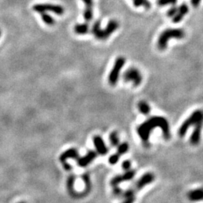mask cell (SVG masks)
Segmentation results:
<instances>
[{"instance_id":"27","label":"cell","mask_w":203,"mask_h":203,"mask_svg":"<svg viewBox=\"0 0 203 203\" xmlns=\"http://www.w3.org/2000/svg\"><path fill=\"white\" fill-rule=\"evenodd\" d=\"M113 193L115 196H121L123 194V190L118 186H114L113 187Z\"/></svg>"},{"instance_id":"22","label":"cell","mask_w":203,"mask_h":203,"mask_svg":"<svg viewBox=\"0 0 203 203\" xmlns=\"http://www.w3.org/2000/svg\"><path fill=\"white\" fill-rule=\"evenodd\" d=\"M128 150H129V144L126 142H123L120 144V145H118V153H117V154H119L120 156H121L123 155V154H126Z\"/></svg>"},{"instance_id":"6","label":"cell","mask_w":203,"mask_h":203,"mask_svg":"<svg viewBox=\"0 0 203 203\" xmlns=\"http://www.w3.org/2000/svg\"><path fill=\"white\" fill-rule=\"evenodd\" d=\"M125 63H126V59L123 56H119L116 59L113 68L108 75V83L110 85L114 86L117 84L119 79L120 72L125 65Z\"/></svg>"},{"instance_id":"16","label":"cell","mask_w":203,"mask_h":203,"mask_svg":"<svg viewBox=\"0 0 203 203\" xmlns=\"http://www.w3.org/2000/svg\"><path fill=\"white\" fill-rule=\"evenodd\" d=\"M89 25L87 23L85 24H78L74 26V31L78 35H85L89 32Z\"/></svg>"},{"instance_id":"15","label":"cell","mask_w":203,"mask_h":203,"mask_svg":"<svg viewBox=\"0 0 203 203\" xmlns=\"http://www.w3.org/2000/svg\"><path fill=\"white\" fill-rule=\"evenodd\" d=\"M187 196L189 200L193 201V202L203 200V188L192 190L187 193Z\"/></svg>"},{"instance_id":"13","label":"cell","mask_w":203,"mask_h":203,"mask_svg":"<svg viewBox=\"0 0 203 203\" xmlns=\"http://www.w3.org/2000/svg\"><path fill=\"white\" fill-rule=\"evenodd\" d=\"M189 11V7L187 5L185 2L182 3L179 7L178 8V11H177L175 15L172 17V21L175 24H178L180 21L183 20V17L186 15Z\"/></svg>"},{"instance_id":"5","label":"cell","mask_w":203,"mask_h":203,"mask_svg":"<svg viewBox=\"0 0 203 203\" xmlns=\"http://www.w3.org/2000/svg\"><path fill=\"white\" fill-rule=\"evenodd\" d=\"M203 119V111L202 110H196L193 111L188 118H187L183 123L180 126L178 130V135L180 137H183L187 132L188 129L190 126H194L198 121Z\"/></svg>"},{"instance_id":"7","label":"cell","mask_w":203,"mask_h":203,"mask_svg":"<svg viewBox=\"0 0 203 203\" xmlns=\"http://www.w3.org/2000/svg\"><path fill=\"white\" fill-rule=\"evenodd\" d=\"M32 10L37 13H43L50 11L57 15H62L64 14V8L60 5L54 4H35L32 6Z\"/></svg>"},{"instance_id":"10","label":"cell","mask_w":203,"mask_h":203,"mask_svg":"<svg viewBox=\"0 0 203 203\" xmlns=\"http://www.w3.org/2000/svg\"><path fill=\"white\" fill-rule=\"evenodd\" d=\"M135 175H136V171L135 170H127L123 175H117V176L114 177L111 179L110 183H111L112 187L118 186L119 183L132 180L135 177Z\"/></svg>"},{"instance_id":"9","label":"cell","mask_w":203,"mask_h":203,"mask_svg":"<svg viewBox=\"0 0 203 203\" xmlns=\"http://www.w3.org/2000/svg\"><path fill=\"white\" fill-rule=\"evenodd\" d=\"M203 127V119L200 120L194 125L193 133L190 139V142L193 146H196L199 144L201 141V135Z\"/></svg>"},{"instance_id":"19","label":"cell","mask_w":203,"mask_h":203,"mask_svg":"<svg viewBox=\"0 0 203 203\" xmlns=\"http://www.w3.org/2000/svg\"><path fill=\"white\" fill-rule=\"evenodd\" d=\"M93 17V11H92V8L85 7V9L84 11V18L87 22H90Z\"/></svg>"},{"instance_id":"3","label":"cell","mask_w":203,"mask_h":203,"mask_svg":"<svg viewBox=\"0 0 203 203\" xmlns=\"http://www.w3.org/2000/svg\"><path fill=\"white\" fill-rule=\"evenodd\" d=\"M119 23L116 20H110L104 30L101 28V21L96 20L92 25L91 32L96 38L99 40H105L111 35L113 32L118 29Z\"/></svg>"},{"instance_id":"26","label":"cell","mask_w":203,"mask_h":203,"mask_svg":"<svg viewBox=\"0 0 203 203\" xmlns=\"http://www.w3.org/2000/svg\"><path fill=\"white\" fill-rule=\"evenodd\" d=\"M122 167H123V169L125 171H127V170L130 169L131 167V162L129 160H124L123 162H122Z\"/></svg>"},{"instance_id":"23","label":"cell","mask_w":203,"mask_h":203,"mask_svg":"<svg viewBox=\"0 0 203 203\" xmlns=\"http://www.w3.org/2000/svg\"><path fill=\"white\" fill-rule=\"evenodd\" d=\"M177 1H178V0H158V1H157V4L160 6L169 5H175L177 3Z\"/></svg>"},{"instance_id":"4","label":"cell","mask_w":203,"mask_h":203,"mask_svg":"<svg viewBox=\"0 0 203 203\" xmlns=\"http://www.w3.org/2000/svg\"><path fill=\"white\" fill-rule=\"evenodd\" d=\"M184 36L185 32L182 29H166L159 36L157 40V48L160 51H164L166 49L169 40L172 38L182 39Z\"/></svg>"},{"instance_id":"8","label":"cell","mask_w":203,"mask_h":203,"mask_svg":"<svg viewBox=\"0 0 203 203\" xmlns=\"http://www.w3.org/2000/svg\"><path fill=\"white\" fill-rule=\"evenodd\" d=\"M123 80L126 82H132L135 87H138L142 84V75L139 69L136 68H130L123 74Z\"/></svg>"},{"instance_id":"30","label":"cell","mask_w":203,"mask_h":203,"mask_svg":"<svg viewBox=\"0 0 203 203\" xmlns=\"http://www.w3.org/2000/svg\"><path fill=\"white\" fill-rule=\"evenodd\" d=\"M1 35H2V31L0 30V37H1Z\"/></svg>"},{"instance_id":"17","label":"cell","mask_w":203,"mask_h":203,"mask_svg":"<svg viewBox=\"0 0 203 203\" xmlns=\"http://www.w3.org/2000/svg\"><path fill=\"white\" fill-rule=\"evenodd\" d=\"M41 18L43 20V22L45 24L48 26H53L55 24V20L53 19V17H51L50 14H48V13L43 12L41 13Z\"/></svg>"},{"instance_id":"21","label":"cell","mask_w":203,"mask_h":203,"mask_svg":"<svg viewBox=\"0 0 203 203\" xmlns=\"http://www.w3.org/2000/svg\"><path fill=\"white\" fill-rule=\"evenodd\" d=\"M133 5L136 7L144 6L146 9H149L150 7V3L148 0H133Z\"/></svg>"},{"instance_id":"12","label":"cell","mask_w":203,"mask_h":203,"mask_svg":"<svg viewBox=\"0 0 203 203\" xmlns=\"http://www.w3.org/2000/svg\"><path fill=\"white\" fill-rule=\"evenodd\" d=\"M97 154L93 150H90L85 156L81 157H78L77 159L78 165L81 167H86L88 165L90 162H92L96 157Z\"/></svg>"},{"instance_id":"24","label":"cell","mask_w":203,"mask_h":203,"mask_svg":"<svg viewBox=\"0 0 203 203\" xmlns=\"http://www.w3.org/2000/svg\"><path fill=\"white\" fill-rule=\"evenodd\" d=\"M119 159H120L119 154H114L109 157V159H108V162H109V163L111 164V165H114V164L118 163V162L119 161Z\"/></svg>"},{"instance_id":"18","label":"cell","mask_w":203,"mask_h":203,"mask_svg":"<svg viewBox=\"0 0 203 203\" xmlns=\"http://www.w3.org/2000/svg\"><path fill=\"white\" fill-rule=\"evenodd\" d=\"M139 110L144 115H148L150 112V107L146 102L142 101L139 103Z\"/></svg>"},{"instance_id":"20","label":"cell","mask_w":203,"mask_h":203,"mask_svg":"<svg viewBox=\"0 0 203 203\" xmlns=\"http://www.w3.org/2000/svg\"><path fill=\"white\" fill-rule=\"evenodd\" d=\"M109 140L110 142H111V144L112 146H114V147H116V146L119 145L120 140L119 138H118V132H115V131L112 132L109 136Z\"/></svg>"},{"instance_id":"11","label":"cell","mask_w":203,"mask_h":203,"mask_svg":"<svg viewBox=\"0 0 203 203\" xmlns=\"http://www.w3.org/2000/svg\"><path fill=\"white\" fill-rule=\"evenodd\" d=\"M92 140H93L94 146H95L96 149L97 153L102 156L106 155L108 151V149L107 146L105 145V142H104L103 139H102L101 136H95Z\"/></svg>"},{"instance_id":"14","label":"cell","mask_w":203,"mask_h":203,"mask_svg":"<svg viewBox=\"0 0 203 203\" xmlns=\"http://www.w3.org/2000/svg\"><path fill=\"white\" fill-rule=\"evenodd\" d=\"M79 157L78 151L77 150V149L75 148H70L69 150H66L65 152H63L61 154L60 157V160L62 163H66V160L68 159H74V160H77Z\"/></svg>"},{"instance_id":"2","label":"cell","mask_w":203,"mask_h":203,"mask_svg":"<svg viewBox=\"0 0 203 203\" xmlns=\"http://www.w3.org/2000/svg\"><path fill=\"white\" fill-rule=\"evenodd\" d=\"M155 179V176L151 172H147L144 175H143L134 184L132 187L126 190L124 193H123V196L125 199L126 202H132L135 200V196L136 193L138 191L141 190L142 188L147 186V184H150Z\"/></svg>"},{"instance_id":"25","label":"cell","mask_w":203,"mask_h":203,"mask_svg":"<svg viewBox=\"0 0 203 203\" xmlns=\"http://www.w3.org/2000/svg\"><path fill=\"white\" fill-rule=\"evenodd\" d=\"M177 11H178V7L172 5V7L170 8L169 10L167 12V15H168L169 17H173L175 15V14H176Z\"/></svg>"},{"instance_id":"1","label":"cell","mask_w":203,"mask_h":203,"mask_svg":"<svg viewBox=\"0 0 203 203\" xmlns=\"http://www.w3.org/2000/svg\"><path fill=\"white\" fill-rule=\"evenodd\" d=\"M157 127L162 129V135L165 140H169L171 138L170 126L168 121L163 117L154 116L142 123L137 129L138 134L144 144H149L150 132Z\"/></svg>"},{"instance_id":"28","label":"cell","mask_w":203,"mask_h":203,"mask_svg":"<svg viewBox=\"0 0 203 203\" xmlns=\"http://www.w3.org/2000/svg\"><path fill=\"white\" fill-rule=\"evenodd\" d=\"M83 2L85 5V7L92 8L93 5V0H82Z\"/></svg>"},{"instance_id":"29","label":"cell","mask_w":203,"mask_h":203,"mask_svg":"<svg viewBox=\"0 0 203 203\" xmlns=\"http://www.w3.org/2000/svg\"><path fill=\"white\" fill-rule=\"evenodd\" d=\"M202 0H191V3H192V5L193 7H197L199 5V3L201 2Z\"/></svg>"}]
</instances>
